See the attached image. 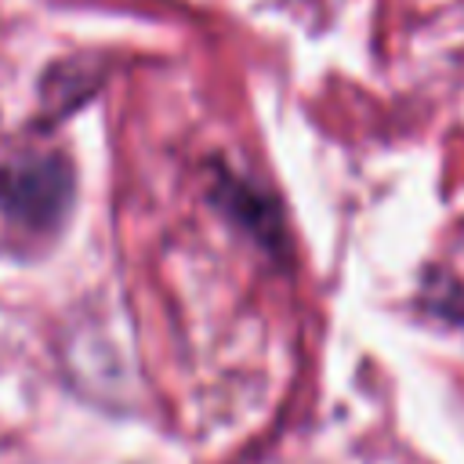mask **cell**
<instances>
[{"label": "cell", "mask_w": 464, "mask_h": 464, "mask_svg": "<svg viewBox=\"0 0 464 464\" xmlns=\"http://www.w3.org/2000/svg\"><path fill=\"white\" fill-rule=\"evenodd\" d=\"M69 196L72 170L62 156H25L0 170V210L29 232L58 225Z\"/></svg>", "instance_id": "1"}, {"label": "cell", "mask_w": 464, "mask_h": 464, "mask_svg": "<svg viewBox=\"0 0 464 464\" xmlns=\"http://www.w3.org/2000/svg\"><path fill=\"white\" fill-rule=\"evenodd\" d=\"M221 203H225V207L236 214V221H243V225L250 228V236L261 239L268 250H279V246H283L279 218H276L272 203H268L261 192H254V188L243 185V181H225V185H221Z\"/></svg>", "instance_id": "2"}]
</instances>
